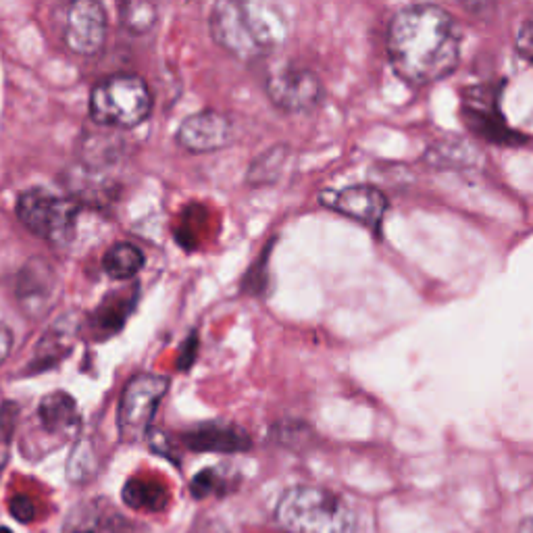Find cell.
Returning a JSON list of instances; mask_svg holds the SVG:
<instances>
[{
	"label": "cell",
	"mask_w": 533,
	"mask_h": 533,
	"mask_svg": "<svg viewBox=\"0 0 533 533\" xmlns=\"http://www.w3.org/2000/svg\"><path fill=\"white\" fill-rule=\"evenodd\" d=\"M388 55L404 82L427 86L444 80L461 59L456 21L436 5L406 7L390 21Z\"/></svg>",
	"instance_id": "obj_1"
},
{
	"label": "cell",
	"mask_w": 533,
	"mask_h": 533,
	"mask_svg": "<svg viewBox=\"0 0 533 533\" xmlns=\"http://www.w3.org/2000/svg\"><path fill=\"white\" fill-rule=\"evenodd\" d=\"M213 40L240 61L269 57L288 38L286 19L263 0H221L209 15Z\"/></svg>",
	"instance_id": "obj_2"
},
{
	"label": "cell",
	"mask_w": 533,
	"mask_h": 533,
	"mask_svg": "<svg viewBox=\"0 0 533 533\" xmlns=\"http://www.w3.org/2000/svg\"><path fill=\"white\" fill-rule=\"evenodd\" d=\"M275 519L286 533H357L350 506L317 486L290 488L277 502Z\"/></svg>",
	"instance_id": "obj_3"
},
{
	"label": "cell",
	"mask_w": 533,
	"mask_h": 533,
	"mask_svg": "<svg viewBox=\"0 0 533 533\" xmlns=\"http://www.w3.org/2000/svg\"><path fill=\"white\" fill-rule=\"evenodd\" d=\"M88 111L98 125L130 130L148 119L152 111V94L140 75L117 73L100 80L92 88Z\"/></svg>",
	"instance_id": "obj_4"
},
{
	"label": "cell",
	"mask_w": 533,
	"mask_h": 533,
	"mask_svg": "<svg viewBox=\"0 0 533 533\" xmlns=\"http://www.w3.org/2000/svg\"><path fill=\"white\" fill-rule=\"evenodd\" d=\"M15 213L28 230L50 244H67L75 234L80 205L73 198H59L42 188L19 194Z\"/></svg>",
	"instance_id": "obj_5"
},
{
	"label": "cell",
	"mask_w": 533,
	"mask_h": 533,
	"mask_svg": "<svg viewBox=\"0 0 533 533\" xmlns=\"http://www.w3.org/2000/svg\"><path fill=\"white\" fill-rule=\"evenodd\" d=\"M167 390L169 379L159 373H138L125 384L117 413L119 434L125 442L144 438Z\"/></svg>",
	"instance_id": "obj_6"
},
{
	"label": "cell",
	"mask_w": 533,
	"mask_h": 533,
	"mask_svg": "<svg viewBox=\"0 0 533 533\" xmlns=\"http://www.w3.org/2000/svg\"><path fill=\"white\" fill-rule=\"evenodd\" d=\"M463 121L467 128L494 144H515L519 136L509 128L498 109V88L490 84L463 90Z\"/></svg>",
	"instance_id": "obj_7"
},
{
	"label": "cell",
	"mask_w": 533,
	"mask_h": 533,
	"mask_svg": "<svg viewBox=\"0 0 533 533\" xmlns=\"http://www.w3.org/2000/svg\"><path fill=\"white\" fill-rule=\"evenodd\" d=\"M269 100L286 113L315 109L323 100V84L309 67H282L267 78Z\"/></svg>",
	"instance_id": "obj_8"
},
{
	"label": "cell",
	"mask_w": 533,
	"mask_h": 533,
	"mask_svg": "<svg viewBox=\"0 0 533 533\" xmlns=\"http://www.w3.org/2000/svg\"><path fill=\"white\" fill-rule=\"evenodd\" d=\"M63 42L71 53L94 57L107 42V13L96 0H75L63 21Z\"/></svg>",
	"instance_id": "obj_9"
},
{
	"label": "cell",
	"mask_w": 533,
	"mask_h": 533,
	"mask_svg": "<svg viewBox=\"0 0 533 533\" xmlns=\"http://www.w3.org/2000/svg\"><path fill=\"white\" fill-rule=\"evenodd\" d=\"M177 144L194 155L217 152L234 140V123L225 113L200 111L186 117L175 134Z\"/></svg>",
	"instance_id": "obj_10"
},
{
	"label": "cell",
	"mask_w": 533,
	"mask_h": 533,
	"mask_svg": "<svg viewBox=\"0 0 533 533\" xmlns=\"http://www.w3.org/2000/svg\"><path fill=\"white\" fill-rule=\"evenodd\" d=\"M321 202L327 207H332L334 211L371 227L373 232H379V227H382L384 217L388 213V198L384 196L382 190L369 184L348 186L332 194L329 200Z\"/></svg>",
	"instance_id": "obj_11"
},
{
	"label": "cell",
	"mask_w": 533,
	"mask_h": 533,
	"mask_svg": "<svg viewBox=\"0 0 533 533\" xmlns=\"http://www.w3.org/2000/svg\"><path fill=\"white\" fill-rule=\"evenodd\" d=\"M57 292V275L46 261L32 259L17 277V298L23 311L34 319L48 311Z\"/></svg>",
	"instance_id": "obj_12"
},
{
	"label": "cell",
	"mask_w": 533,
	"mask_h": 533,
	"mask_svg": "<svg viewBox=\"0 0 533 533\" xmlns=\"http://www.w3.org/2000/svg\"><path fill=\"white\" fill-rule=\"evenodd\" d=\"M184 442L194 452H246L252 442L248 434L234 425H202L194 431H188Z\"/></svg>",
	"instance_id": "obj_13"
},
{
	"label": "cell",
	"mask_w": 533,
	"mask_h": 533,
	"mask_svg": "<svg viewBox=\"0 0 533 533\" xmlns=\"http://www.w3.org/2000/svg\"><path fill=\"white\" fill-rule=\"evenodd\" d=\"M103 267L115 282H128L142 271L144 255L138 246L130 242H117L105 252Z\"/></svg>",
	"instance_id": "obj_14"
},
{
	"label": "cell",
	"mask_w": 533,
	"mask_h": 533,
	"mask_svg": "<svg viewBox=\"0 0 533 533\" xmlns=\"http://www.w3.org/2000/svg\"><path fill=\"white\" fill-rule=\"evenodd\" d=\"M38 417L44 429L53 434H63L75 423V400L67 392H53L42 398L38 406Z\"/></svg>",
	"instance_id": "obj_15"
},
{
	"label": "cell",
	"mask_w": 533,
	"mask_h": 533,
	"mask_svg": "<svg viewBox=\"0 0 533 533\" xmlns=\"http://www.w3.org/2000/svg\"><path fill=\"white\" fill-rule=\"evenodd\" d=\"M288 157H290V148L286 144L269 148L259 159L252 161L246 182L250 186H273L279 180V175L284 173Z\"/></svg>",
	"instance_id": "obj_16"
},
{
	"label": "cell",
	"mask_w": 533,
	"mask_h": 533,
	"mask_svg": "<svg viewBox=\"0 0 533 533\" xmlns=\"http://www.w3.org/2000/svg\"><path fill=\"white\" fill-rule=\"evenodd\" d=\"M167 498L169 496L165 488L159 484H152V481L132 479L130 484L123 488V500L138 511H161L165 509Z\"/></svg>",
	"instance_id": "obj_17"
},
{
	"label": "cell",
	"mask_w": 533,
	"mask_h": 533,
	"mask_svg": "<svg viewBox=\"0 0 533 533\" xmlns=\"http://www.w3.org/2000/svg\"><path fill=\"white\" fill-rule=\"evenodd\" d=\"M119 17L125 30L134 36H142L155 28L159 11L152 3H146V0H130V3L121 5Z\"/></svg>",
	"instance_id": "obj_18"
},
{
	"label": "cell",
	"mask_w": 533,
	"mask_h": 533,
	"mask_svg": "<svg viewBox=\"0 0 533 533\" xmlns=\"http://www.w3.org/2000/svg\"><path fill=\"white\" fill-rule=\"evenodd\" d=\"M217 481H219V477H217V471H215V469L200 471V473L194 477L192 486H190L192 496H194V498H205V496L213 494L215 488H217Z\"/></svg>",
	"instance_id": "obj_19"
},
{
	"label": "cell",
	"mask_w": 533,
	"mask_h": 533,
	"mask_svg": "<svg viewBox=\"0 0 533 533\" xmlns=\"http://www.w3.org/2000/svg\"><path fill=\"white\" fill-rule=\"evenodd\" d=\"M515 44H517L519 55L533 63V17H529L521 23Z\"/></svg>",
	"instance_id": "obj_20"
},
{
	"label": "cell",
	"mask_w": 533,
	"mask_h": 533,
	"mask_svg": "<svg viewBox=\"0 0 533 533\" xmlns=\"http://www.w3.org/2000/svg\"><path fill=\"white\" fill-rule=\"evenodd\" d=\"M9 511L13 515V519H17L19 523H30L36 519V506L28 496H15L9 502Z\"/></svg>",
	"instance_id": "obj_21"
},
{
	"label": "cell",
	"mask_w": 533,
	"mask_h": 533,
	"mask_svg": "<svg viewBox=\"0 0 533 533\" xmlns=\"http://www.w3.org/2000/svg\"><path fill=\"white\" fill-rule=\"evenodd\" d=\"M196 350H198V338L196 334H192L186 344L182 346V352H180V359H177V367H180L182 371L190 369L194 365V359H196Z\"/></svg>",
	"instance_id": "obj_22"
},
{
	"label": "cell",
	"mask_w": 533,
	"mask_h": 533,
	"mask_svg": "<svg viewBox=\"0 0 533 533\" xmlns=\"http://www.w3.org/2000/svg\"><path fill=\"white\" fill-rule=\"evenodd\" d=\"M13 348V334L7 325L0 323V365L5 363V359L9 357V352Z\"/></svg>",
	"instance_id": "obj_23"
},
{
	"label": "cell",
	"mask_w": 533,
	"mask_h": 533,
	"mask_svg": "<svg viewBox=\"0 0 533 533\" xmlns=\"http://www.w3.org/2000/svg\"><path fill=\"white\" fill-rule=\"evenodd\" d=\"M517 533H533V517L525 519V521L521 523V527H519Z\"/></svg>",
	"instance_id": "obj_24"
},
{
	"label": "cell",
	"mask_w": 533,
	"mask_h": 533,
	"mask_svg": "<svg viewBox=\"0 0 533 533\" xmlns=\"http://www.w3.org/2000/svg\"><path fill=\"white\" fill-rule=\"evenodd\" d=\"M0 533H13L9 527H0Z\"/></svg>",
	"instance_id": "obj_25"
}]
</instances>
